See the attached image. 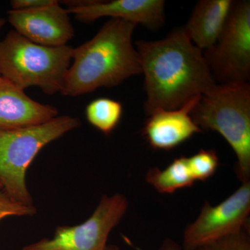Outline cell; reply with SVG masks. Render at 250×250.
I'll list each match as a JSON object with an SVG mask.
<instances>
[{
	"mask_svg": "<svg viewBox=\"0 0 250 250\" xmlns=\"http://www.w3.org/2000/svg\"><path fill=\"white\" fill-rule=\"evenodd\" d=\"M159 250H182L178 243L171 239H166Z\"/></svg>",
	"mask_w": 250,
	"mask_h": 250,
	"instance_id": "obj_20",
	"label": "cell"
},
{
	"mask_svg": "<svg viewBox=\"0 0 250 250\" xmlns=\"http://www.w3.org/2000/svg\"><path fill=\"white\" fill-rule=\"evenodd\" d=\"M1 75H0V78H1Z\"/></svg>",
	"mask_w": 250,
	"mask_h": 250,
	"instance_id": "obj_23",
	"label": "cell"
},
{
	"mask_svg": "<svg viewBox=\"0 0 250 250\" xmlns=\"http://www.w3.org/2000/svg\"><path fill=\"white\" fill-rule=\"evenodd\" d=\"M123 105L120 102L108 98L95 99L85 108L87 121L105 135L116 129L123 115Z\"/></svg>",
	"mask_w": 250,
	"mask_h": 250,
	"instance_id": "obj_15",
	"label": "cell"
},
{
	"mask_svg": "<svg viewBox=\"0 0 250 250\" xmlns=\"http://www.w3.org/2000/svg\"><path fill=\"white\" fill-rule=\"evenodd\" d=\"M146 182L161 194L173 193L179 189L192 187L195 182L189 171L187 157L184 156L174 159L164 170L149 169Z\"/></svg>",
	"mask_w": 250,
	"mask_h": 250,
	"instance_id": "obj_14",
	"label": "cell"
},
{
	"mask_svg": "<svg viewBox=\"0 0 250 250\" xmlns=\"http://www.w3.org/2000/svg\"><path fill=\"white\" fill-rule=\"evenodd\" d=\"M5 22H6V21H5L4 18H0V31L4 27Z\"/></svg>",
	"mask_w": 250,
	"mask_h": 250,
	"instance_id": "obj_21",
	"label": "cell"
},
{
	"mask_svg": "<svg viewBox=\"0 0 250 250\" xmlns=\"http://www.w3.org/2000/svg\"><path fill=\"white\" fill-rule=\"evenodd\" d=\"M233 0H200L183 28L199 49L205 51L215 45L221 35L232 9Z\"/></svg>",
	"mask_w": 250,
	"mask_h": 250,
	"instance_id": "obj_13",
	"label": "cell"
},
{
	"mask_svg": "<svg viewBox=\"0 0 250 250\" xmlns=\"http://www.w3.org/2000/svg\"><path fill=\"white\" fill-rule=\"evenodd\" d=\"M69 13L56 0L39 9L9 10L8 20L15 31L39 45L49 47L67 45L75 35Z\"/></svg>",
	"mask_w": 250,
	"mask_h": 250,
	"instance_id": "obj_10",
	"label": "cell"
},
{
	"mask_svg": "<svg viewBox=\"0 0 250 250\" xmlns=\"http://www.w3.org/2000/svg\"><path fill=\"white\" fill-rule=\"evenodd\" d=\"M80 125L78 118L62 116L42 124L0 130L1 190L18 203L32 206V197L26 185L28 167L46 145Z\"/></svg>",
	"mask_w": 250,
	"mask_h": 250,
	"instance_id": "obj_5",
	"label": "cell"
},
{
	"mask_svg": "<svg viewBox=\"0 0 250 250\" xmlns=\"http://www.w3.org/2000/svg\"><path fill=\"white\" fill-rule=\"evenodd\" d=\"M0 189H2V185H1V182H0Z\"/></svg>",
	"mask_w": 250,
	"mask_h": 250,
	"instance_id": "obj_22",
	"label": "cell"
},
{
	"mask_svg": "<svg viewBox=\"0 0 250 250\" xmlns=\"http://www.w3.org/2000/svg\"><path fill=\"white\" fill-rule=\"evenodd\" d=\"M215 82L249 83L250 1H234L228 22L213 47L203 51Z\"/></svg>",
	"mask_w": 250,
	"mask_h": 250,
	"instance_id": "obj_6",
	"label": "cell"
},
{
	"mask_svg": "<svg viewBox=\"0 0 250 250\" xmlns=\"http://www.w3.org/2000/svg\"><path fill=\"white\" fill-rule=\"evenodd\" d=\"M250 213V182H247L218 205L205 202L199 216L184 231L182 250H198L249 228Z\"/></svg>",
	"mask_w": 250,
	"mask_h": 250,
	"instance_id": "obj_8",
	"label": "cell"
},
{
	"mask_svg": "<svg viewBox=\"0 0 250 250\" xmlns=\"http://www.w3.org/2000/svg\"><path fill=\"white\" fill-rule=\"evenodd\" d=\"M198 250H250L249 228L205 245Z\"/></svg>",
	"mask_w": 250,
	"mask_h": 250,
	"instance_id": "obj_17",
	"label": "cell"
},
{
	"mask_svg": "<svg viewBox=\"0 0 250 250\" xmlns=\"http://www.w3.org/2000/svg\"><path fill=\"white\" fill-rule=\"evenodd\" d=\"M129 207L122 194L103 195L96 209L83 223L59 226L52 238L24 246L22 250H118L107 246L108 236L124 216Z\"/></svg>",
	"mask_w": 250,
	"mask_h": 250,
	"instance_id": "obj_7",
	"label": "cell"
},
{
	"mask_svg": "<svg viewBox=\"0 0 250 250\" xmlns=\"http://www.w3.org/2000/svg\"><path fill=\"white\" fill-rule=\"evenodd\" d=\"M58 109L29 98L24 90L0 78V130L42 124L58 116Z\"/></svg>",
	"mask_w": 250,
	"mask_h": 250,
	"instance_id": "obj_12",
	"label": "cell"
},
{
	"mask_svg": "<svg viewBox=\"0 0 250 250\" xmlns=\"http://www.w3.org/2000/svg\"><path fill=\"white\" fill-rule=\"evenodd\" d=\"M69 14L78 21L90 22L100 18L110 17L141 24L158 30L165 24L164 0H113V1H64Z\"/></svg>",
	"mask_w": 250,
	"mask_h": 250,
	"instance_id": "obj_9",
	"label": "cell"
},
{
	"mask_svg": "<svg viewBox=\"0 0 250 250\" xmlns=\"http://www.w3.org/2000/svg\"><path fill=\"white\" fill-rule=\"evenodd\" d=\"M203 131L221 135L236 156L235 167L242 184L250 182V84H216L201 98L190 113Z\"/></svg>",
	"mask_w": 250,
	"mask_h": 250,
	"instance_id": "obj_3",
	"label": "cell"
},
{
	"mask_svg": "<svg viewBox=\"0 0 250 250\" xmlns=\"http://www.w3.org/2000/svg\"><path fill=\"white\" fill-rule=\"evenodd\" d=\"M56 0H12L11 1V10L27 11L43 7L53 4Z\"/></svg>",
	"mask_w": 250,
	"mask_h": 250,
	"instance_id": "obj_19",
	"label": "cell"
},
{
	"mask_svg": "<svg viewBox=\"0 0 250 250\" xmlns=\"http://www.w3.org/2000/svg\"><path fill=\"white\" fill-rule=\"evenodd\" d=\"M73 47H49L11 30L0 41V75L21 89L38 87L48 95L62 93Z\"/></svg>",
	"mask_w": 250,
	"mask_h": 250,
	"instance_id": "obj_4",
	"label": "cell"
},
{
	"mask_svg": "<svg viewBox=\"0 0 250 250\" xmlns=\"http://www.w3.org/2000/svg\"><path fill=\"white\" fill-rule=\"evenodd\" d=\"M36 213L34 205L28 206L18 203L4 191L0 190V221L9 216H29Z\"/></svg>",
	"mask_w": 250,
	"mask_h": 250,
	"instance_id": "obj_18",
	"label": "cell"
},
{
	"mask_svg": "<svg viewBox=\"0 0 250 250\" xmlns=\"http://www.w3.org/2000/svg\"><path fill=\"white\" fill-rule=\"evenodd\" d=\"M146 93L147 116L159 109H176L216 85L203 51L189 39L183 27L159 41L136 42Z\"/></svg>",
	"mask_w": 250,
	"mask_h": 250,
	"instance_id": "obj_1",
	"label": "cell"
},
{
	"mask_svg": "<svg viewBox=\"0 0 250 250\" xmlns=\"http://www.w3.org/2000/svg\"><path fill=\"white\" fill-rule=\"evenodd\" d=\"M201 97L192 99L182 107L156 110L148 116L143 134L153 149L170 150L202 132L190 116Z\"/></svg>",
	"mask_w": 250,
	"mask_h": 250,
	"instance_id": "obj_11",
	"label": "cell"
},
{
	"mask_svg": "<svg viewBox=\"0 0 250 250\" xmlns=\"http://www.w3.org/2000/svg\"><path fill=\"white\" fill-rule=\"evenodd\" d=\"M136 24L110 19L91 40L73 48L62 93L77 97L102 87L121 84L142 74L139 54L132 43Z\"/></svg>",
	"mask_w": 250,
	"mask_h": 250,
	"instance_id": "obj_2",
	"label": "cell"
},
{
	"mask_svg": "<svg viewBox=\"0 0 250 250\" xmlns=\"http://www.w3.org/2000/svg\"><path fill=\"white\" fill-rule=\"evenodd\" d=\"M188 166L195 182H205L216 172L219 158L213 149H201L190 157H187Z\"/></svg>",
	"mask_w": 250,
	"mask_h": 250,
	"instance_id": "obj_16",
	"label": "cell"
}]
</instances>
